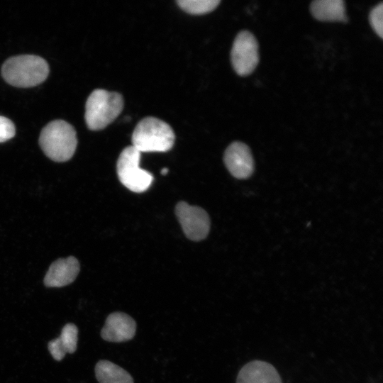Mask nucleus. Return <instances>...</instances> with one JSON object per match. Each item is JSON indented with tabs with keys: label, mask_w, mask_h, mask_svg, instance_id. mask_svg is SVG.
Listing matches in <instances>:
<instances>
[{
	"label": "nucleus",
	"mask_w": 383,
	"mask_h": 383,
	"mask_svg": "<svg viewBox=\"0 0 383 383\" xmlns=\"http://www.w3.org/2000/svg\"><path fill=\"white\" fill-rule=\"evenodd\" d=\"M1 74L9 84L28 88L45 80L49 74V66L40 56L21 55L6 60L1 68Z\"/></svg>",
	"instance_id": "obj_1"
},
{
	"label": "nucleus",
	"mask_w": 383,
	"mask_h": 383,
	"mask_svg": "<svg viewBox=\"0 0 383 383\" xmlns=\"http://www.w3.org/2000/svg\"><path fill=\"white\" fill-rule=\"evenodd\" d=\"M39 145L45 155L55 162H66L72 158L77 145L74 127L63 120H55L41 131Z\"/></svg>",
	"instance_id": "obj_2"
},
{
	"label": "nucleus",
	"mask_w": 383,
	"mask_h": 383,
	"mask_svg": "<svg viewBox=\"0 0 383 383\" xmlns=\"http://www.w3.org/2000/svg\"><path fill=\"white\" fill-rule=\"evenodd\" d=\"M174 133L166 122L152 116L140 121L132 134V146L140 152H167L174 145Z\"/></svg>",
	"instance_id": "obj_3"
},
{
	"label": "nucleus",
	"mask_w": 383,
	"mask_h": 383,
	"mask_svg": "<svg viewBox=\"0 0 383 383\" xmlns=\"http://www.w3.org/2000/svg\"><path fill=\"white\" fill-rule=\"evenodd\" d=\"M123 108V98L121 94L101 89L94 90L85 105L87 127L92 131L104 128L118 116Z\"/></svg>",
	"instance_id": "obj_4"
},
{
	"label": "nucleus",
	"mask_w": 383,
	"mask_h": 383,
	"mask_svg": "<svg viewBox=\"0 0 383 383\" xmlns=\"http://www.w3.org/2000/svg\"><path fill=\"white\" fill-rule=\"evenodd\" d=\"M140 155L133 146L126 147L121 152L116 165L118 179L122 184L133 192H145L152 184V174L140 168Z\"/></svg>",
	"instance_id": "obj_5"
},
{
	"label": "nucleus",
	"mask_w": 383,
	"mask_h": 383,
	"mask_svg": "<svg viewBox=\"0 0 383 383\" xmlns=\"http://www.w3.org/2000/svg\"><path fill=\"white\" fill-rule=\"evenodd\" d=\"M231 59L238 75L247 76L255 70L259 62L258 44L250 32L243 30L237 35L232 46Z\"/></svg>",
	"instance_id": "obj_6"
},
{
	"label": "nucleus",
	"mask_w": 383,
	"mask_h": 383,
	"mask_svg": "<svg viewBox=\"0 0 383 383\" xmlns=\"http://www.w3.org/2000/svg\"><path fill=\"white\" fill-rule=\"evenodd\" d=\"M175 214L184 233L189 240L199 241L207 236L210 230V218L205 210L180 201L176 205Z\"/></svg>",
	"instance_id": "obj_7"
},
{
	"label": "nucleus",
	"mask_w": 383,
	"mask_h": 383,
	"mask_svg": "<svg viewBox=\"0 0 383 383\" xmlns=\"http://www.w3.org/2000/svg\"><path fill=\"white\" fill-rule=\"evenodd\" d=\"M223 161L229 172L237 179H247L253 172L254 161L250 148L235 141L226 148Z\"/></svg>",
	"instance_id": "obj_8"
},
{
	"label": "nucleus",
	"mask_w": 383,
	"mask_h": 383,
	"mask_svg": "<svg viewBox=\"0 0 383 383\" xmlns=\"http://www.w3.org/2000/svg\"><path fill=\"white\" fill-rule=\"evenodd\" d=\"M135 331V320L123 312L117 311L107 316L101 336L109 342L121 343L131 340Z\"/></svg>",
	"instance_id": "obj_9"
},
{
	"label": "nucleus",
	"mask_w": 383,
	"mask_h": 383,
	"mask_svg": "<svg viewBox=\"0 0 383 383\" xmlns=\"http://www.w3.org/2000/svg\"><path fill=\"white\" fill-rule=\"evenodd\" d=\"M80 270L78 260L73 256L60 258L50 266L44 278L47 287H62L73 282Z\"/></svg>",
	"instance_id": "obj_10"
},
{
	"label": "nucleus",
	"mask_w": 383,
	"mask_h": 383,
	"mask_svg": "<svg viewBox=\"0 0 383 383\" xmlns=\"http://www.w3.org/2000/svg\"><path fill=\"white\" fill-rule=\"evenodd\" d=\"M236 383H282L274 367L267 362L253 360L239 371Z\"/></svg>",
	"instance_id": "obj_11"
},
{
	"label": "nucleus",
	"mask_w": 383,
	"mask_h": 383,
	"mask_svg": "<svg viewBox=\"0 0 383 383\" xmlns=\"http://www.w3.org/2000/svg\"><path fill=\"white\" fill-rule=\"evenodd\" d=\"M78 328L72 323L65 325L60 336L50 340L48 344V348L52 356L57 360L60 361L67 353L72 354L77 348Z\"/></svg>",
	"instance_id": "obj_12"
},
{
	"label": "nucleus",
	"mask_w": 383,
	"mask_h": 383,
	"mask_svg": "<svg viewBox=\"0 0 383 383\" xmlns=\"http://www.w3.org/2000/svg\"><path fill=\"white\" fill-rule=\"evenodd\" d=\"M310 10L313 16L318 21H348L345 2L342 0H316L311 2Z\"/></svg>",
	"instance_id": "obj_13"
},
{
	"label": "nucleus",
	"mask_w": 383,
	"mask_h": 383,
	"mask_svg": "<svg viewBox=\"0 0 383 383\" xmlns=\"http://www.w3.org/2000/svg\"><path fill=\"white\" fill-rule=\"evenodd\" d=\"M94 370L99 383H133V377L127 371L109 360H99Z\"/></svg>",
	"instance_id": "obj_14"
},
{
	"label": "nucleus",
	"mask_w": 383,
	"mask_h": 383,
	"mask_svg": "<svg viewBox=\"0 0 383 383\" xmlns=\"http://www.w3.org/2000/svg\"><path fill=\"white\" fill-rule=\"evenodd\" d=\"M177 3L185 12L199 15L213 11L220 4V0H177Z\"/></svg>",
	"instance_id": "obj_15"
},
{
	"label": "nucleus",
	"mask_w": 383,
	"mask_h": 383,
	"mask_svg": "<svg viewBox=\"0 0 383 383\" xmlns=\"http://www.w3.org/2000/svg\"><path fill=\"white\" fill-rule=\"evenodd\" d=\"M370 23L374 31L383 38V4L381 2L375 6L370 13Z\"/></svg>",
	"instance_id": "obj_16"
},
{
	"label": "nucleus",
	"mask_w": 383,
	"mask_h": 383,
	"mask_svg": "<svg viewBox=\"0 0 383 383\" xmlns=\"http://www.w3.org/2000/svg\"><path fill=\"white\" fill-rule=\"evenodd\" d=\"M16 133L13 123L8 118L0 116V143L12 138Z\"/></svg>",
	"instance_id": "obj_17"
},
{
	"label": "nucleus",
	"mask_w": 383,
	"mask_h": 383,
	"mask_svg": "<svg viewBox=\"0 0 383 383\" xmlns=\"http://www.w3.org/2000/svg\"><path fill=\"white\" fill-rule=\"evenodd\" d=\"M160 173H161L162 174H164V175L166 174H167V173H168V169L166 168V167L162 169Z\"/></svg>",
	"instance_id": "obj_18"
}]
</instances>
